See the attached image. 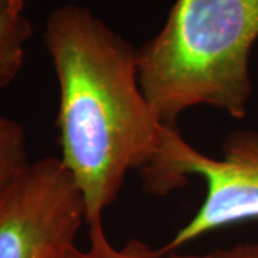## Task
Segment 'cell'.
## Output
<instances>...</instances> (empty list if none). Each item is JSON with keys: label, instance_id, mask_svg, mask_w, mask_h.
I'll list each match as a JSON object with an SVG mask.
<instances>
[{"label": "cell", "instance_id": "8", "mask_svg": "<svg viewBox=\"0 0 258 258\" xmlns=\"http://www.w3.org/2000/svg\"><path fill=\"white\" fill-rule=\"evenodd\" d=\"M210 258H258L257 242H238L231 247L214 249Z\"/></svg>", "mask_w": 258, "mask_h": 258}, {"label": "cell", "instance_id": "4", "mask_svg": "<svg viewBox=\"0 0 258 258\" xmlns=\"http://www.w3.org/2000/svg\"><path fill=\"white\" fill-rule=\"evenodd\" d=\"M86 224L85 201L62 159L32 162L0 198V258H56Z\"/></svg>", "mask_w": 258, "mask_h": 258}, {"label": "cell", "instance_id": "7", "mask_svg": "<svg viewBox=\"0 0 258 258\" xmlns=\"http://www.w3.org/2000/svg\"><path fill=\"white\" fill-rule=\"evenodd\" d=\"M30 164L26 131L18 120L0 113V198Z\"/></svg>", "mask_w": 258, "mask_h": 258}, {"label": "cell", "instance_id": "5", "mask_svg": "<svg viewBox=\"0 0 258 258\" xmlns=\"http://www.w3.org/2000/svg\"><path fill=\"white\" fill-rule=\"evenodd\" d=\"M30 37L32 25L25 13L0 15V91L20 74Z\"/></svg>", "mask_w": 258, "mask_h": 258}, {"label": "cell", "instance_id": "1", "mask_svg": "<svg viewBox=\"0 0 258 258\" xmlns=\"http://www.w3.org/2000/svg\"><path fill=\"white\" fill-rule=\"evenodd\" d=\"M43 43L59 85L60 159L86 208V225L103 222L131 171L158 157L166 128L139 85L138 47L93 12L53 9Z\"/></svg>", "mask_w": 258, "mask_h": 258}, {"label": "cell", "instance_id": "2", "mask_svg": "<svg viewBox=\"0 0 258 258\" xmlns=\"http://www.w3.org/2000/svg\"><path fill=\"white\" fill-rule=\"evenodd\" d=\"M258 0H175L164 28L138 47L139 85L168 129L195 106L244 119Z\"/></svg>", "mask_w": 258, "mask_h": 258}, {"label": "cell", "instance_id": "9", "mask_svg": "<svg viewBox=\"0 0 258 258\" xmlns=\"http://www.w3.org/2000/svg\"><path fill=\"white\" fill-rule=\"evenodd\" d=\"M25 5L26 0H0V15H20Z\"/></svg>", "mask_w": 258, "mask_h": 258}, {"label": "cell", "instance_id": "6", "mask_svg": "<svg viewBox=\"0 0 258 258\" xmlns=\"http://www.w3.org/2000/svg\"><path fill=\"white\" fill-rule=\"evenodd\" d=\"M88 238L89 245L86 249L74 244L56 258H210V254H178L176 251L159 255L158 249H152L141 241H129L122 248H116L108 238L103 222L88 225Z\"/></svg>", "mask_w": 258, "mask_h": 258}, {"label": "cell", "instance_id": "3", "mask_svg": "<svg viewBox=\"0 0 258 258\" xmlns=\"http://www.w3.org/2000/svg\"><path fill=\"white\" fill-rule=\"evenodd\" d=\"M201 176L205 197L192 218L176 231L159 255L208 232L238 222L258 220V131H234L222 142V157L212 158L195 149L178 129L166 128L155 161L139 172L148 194L164 197Z\"/></svg>", "mask_w": 258, "mask_h": 258}]
</instances>
